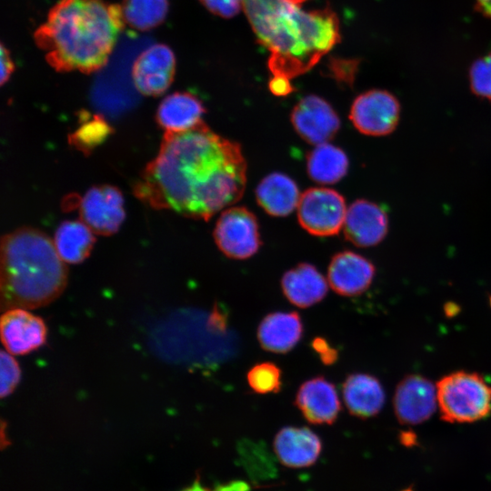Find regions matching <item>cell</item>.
Returning a JSON list of instances; mask_svg holds the SVG:
<instances>
[{"label": "cell", "instance_id": "1", "mask_svg": "<svg viewBox=\"0 0 491 491\" xmlns=\"http://www.w3.org/2000/svg\"><path fill=\"white\" fill-rule=\"evenodd\" d=\"M246 184L241 146L202 120L182 132H165L157 155L147 164L134 193L152 208L208 220L237 202Z\"/></svg>", "mask_w": 491, "mask_h": 491}, {"label": "cell", "instance_id": "2", "mask_svg": "<svg viewBox=\"0 0 491 491\" xmlns=\"http://www.w3.org/2000/svg\"><path fill=\"white\" fill-rule=\"evenodd\" d=\"M259 43L270 52L275 77L291 80L309 71L340 40L339 20L329 7L304 11L290 0H242Z\"/></svg>", "mask_w": 491, "mask_h": 491}, {"label": "cell", "instance_id": "3", "mask_svg": "<svg viewBox=\"0 0 491 491\" xmlns=\"http://www.w3.org/2000/svg\"><path fill=\"white\" fill-rule=\"evenodd\" d=\"M125 25L122 6L105 0H59L34 33L57 72H96L108 62Z\"/></svg>", "mask_w": 491, "mask_h": 491}, {"label": "cell", "instance_id": "4", "mask_svg": "<svg viewBox=\"0 0 491 491\" xmlns=\"http://www.w3.org/2000/svg\"><path fill=\"white\" fill-rule=\"evenodd\" d=\"M68 270L54 241L42 231L21 227L2 237L0 306L35 309L55 300L65 290Z\"/></svg>", "mask_w": 491, "mask_h": 491}, {"label": "cell", "instance_id": "5", "mask_svg": "<svg viewBox=\"0 0 491 491\" xmlns=\"http://www.w3.org/2000/svg\"><path fill=\"white\" fill-rule=\"evenodd\" d=\"M436 386L443 420L473 423L491 414V385L480 374L452 372L441 377Z\"/></svg>", "mask_w": 491, "mask_h": 491}, {"label": "cell", "instance_id": "6", "mask_svg": "<svg viewBox=\"0 0 491 491\" xmlns=\"http://www.w3.org/2000/svg\"><path fill=\"white\" fill-rule=\"evenodd\" d=\"M214 238L225 256L237 260L251 257L261 246L256 217L243 206L229 207L221 213Z\"/></svg>", "mask_w": 491, "mask_h": 491}, {"label": "cell", "instance_id": "7", "mask_svg": "<svg viewBox=\"0 0 491 491\" xmlns=\"http://www.w3.org/2000/svg\"><path fill=\"white\" fill-rule=\"evenodd\" d=\"M346 206L344 197L335 190L314 187L305 191L297 205L301 226L318 236L336 235L343 227Z\"/></svg>", "mask_w": 491, "mask_h": 491}, {"label": "cell", "instance_id": "8", "mask_svg": "<svg viewBox=\"0 0 491 491\" xmlns=\"http://www.w3.org/2000/svg\"><path fill=\"white\" fill-rule=\"evenodd\" d=\"M400 105L386 90L373 89L359 95L352 104L349 118L364 135L380 136L392 133L399 121Z\"/></svg>", "mask_w": 491, "mask_h": 491}, {"label": "cell", "instance_id": "9", "mask_svg": "<svg viewBox=\"0 0 491 491\" xmlns=\"http://www.w3.org/2000/svg\"><path fill=\"white\" fill-rule=\"evenodd\" d=\"M79 215L94 233L113 235L125 219L123 195L112 185L91 187L79 201Z\"/></svg>", "mask_w": 491, "mask_h": 491}, {"label": "cell", "instance_id": "10", "mask_svg": "<svg viewBox=\"0 0 491 491\" xmlns=\"http://www.w3.org/2000/svg\"><path fill=\"white\" fill-rule=\"evenodd\" d=\"M394 412L404 425L428 420L437 407L436 386L420 375H409L397 385L393 398Z\"/></svg>", "mask_w": 491, "mask_h": 491}, {"label": "cell", "instance_id": "11", "mask_svg": "<svg viewBox=\"0 0 491 491\" xmlns=\"http://www.w3.org/2000/svg\"><path fill=\"white\" fill-rule=\"evenodd\" d=\"M175 57L164 44L152 45L144 50L132 66L135 88L143 95L157 96L165 93L174 80Z\"/></svg>", "mask_w": 491, "mask_h": 491}, {"label": "cell", "instance_id": "12", "mask_svg": "<svg viewBox=\"0 0 491 491\" xmlns=\"http://www.w3.org/2000/svg\"><path fill=\"white\" fill-rule=\"evenodd\" d=\"M291 122L299 136L315 145L327 143L340 127L339 117L333 107L315 95L303 97L295 105Z\"/></svg>", "mask_w": 491, "mask_h": 491}, {"label": "cell", "instance_id": "13", "mask_svg": "<svg viewBox=\"0 0 491 491\" xmlns=\"http://www.w3.org/2000/svg\"><path fill=\"white\" fill-rule=\"evenodd\" d=\"M3 346L13 356L27 355L42 346L47 336L45 321L28 309L11 308L0 319Z\"/></svg>", "mask_w": 491, "mask_h": 491}, {"label": "cell", "instance_id": "14", "mask_svg": "<svg viewBox=\"0 0 491 491\" xmlns=\"http://www.w3.org/2000/svg\"><path fill=\"white\" fill-rule=\"evenodd\" d=\"M375 274V266L367 258L352 251H343L332 257L327 269V281L334 292L352 297L369 288Z\"/></svg>", "mask_w": 491, "mask_h": 491}, {"label": "cell", "instance_id": "15", "mask_svg": "<svg viewBox=\"0 0 491 491\" xmlns=\"http://www.w3.org/2000/svg\"><path fill=\"white\" fill-rule=\"evenodd\" d=\"M295 404L304 418L314 425H332L341 410L335 385L322 376L312 377L300 385Z\"/></svg>", "mask_w": 491, "mask_h": 491}, {"label": "cell", "instance_id": "16", "mask_svg": "<svg viewBox=\"0 0 491 491\" xmlns=\"http://www.w3.org/2000/svg\"><path fill=\"white\" fill-rule=\"evenodd\" d=\"M343 229L349 242L369 247L379 244L386 235L388 218L376 204L359 199L346 210Z\"/></svg>", "mask_w": 491, "mask_h": 491}, {"label": "cell", "instance_id": "17", "mask_svg": "<svg viewBox=\"0 0 491 491\" xmlns=\"http://www.w3.org/2000/svg\"><path fill=\"white\" fill-rule=\"evenodd\" d=\"M276 457L286 466L303 468L312 466L322 451L319 436L306 426H285L273 442Z\"/></svg>", "mask_w": 491, "mask_h": 491}, {"label": "cell", "instance_id": "18", "mask_svg": "<svg viewBox=\"0 0 491 491\" xmlns=\"http://www.w3.org/2000/svg\"><path fill=\"white\" fill-rule=\"evenodd\" d=\"M304 333L302 318L297 312L276 311L260 321L256 337L260 346L275 354H286L296 347Z\"/></svg>", "mask_w": 491, "mask_h": 491}, {"label": "cell", "instance_id": "19", "mask_svg": "<svg viewBox=\"0 0 491 491\" xmlns=\"http://www.w3.org/2000/svg\"><path fill=\"white\" fill-rule=\"evenodd\" d=\"M342 396L348 412L362 419L376 416L386 401L381 382L366 373L348 375L342 385Z\"/></svg>", "mask_w": 491, "mask_h": 491}, {"label": "cell", "instance_id": "20", "mask_svg": "<svg viewBox=\"0 0 491 491\" xmlns=\"http://www.w3.org/2000/svg\"><path fill=\"white\" fill-rule=\"evenodd\" d=\"M285 297L299 308H307L322 301L328 291L324 276L309 263H300L281 278Z\"/></svg>", "mask_w": 491, "mask_h": 491}, {"label": "cell", "instance_id": "21", "mask_svg": "<svg viewBox=\"0 0 491 491\" xmlns=\"http://www.w3.org/2000/svg\"><path fill=\"white\" fill-rule=\"evenodd\" d=\"M204 113L205 107L196 96L187 92H175L162 100L156 120L165 132H182L202 121Z\"/></svg>", "mask_w": 491, "mask_h": 491}, {"label": "cell", "instance_id": "22", "mask_svg": "<svg viewBox=\"0 0 491 491\" xmlns=\"http://www.w3.org/2000/svg\"><path fill=\"white\" fill-rule=\"evenodd\" d=\"M300 196L295 181L281 173L266 175L256 189L258 205L274 216H286L293 212L298 205Z\"/></svg>", "mask_w": 491, "mask_h": 491}, {"label": "cell", "instance_id": "23", "mask_svg": "<svg viewBox=\"0 0 491 491\" xmlns=\"http://www.w3.org/2000/svg\"><path fill=\"white\" fill-rule=\"evenodd\" d=\"M95 240L94 232L82 220L64 221L55 231L54 244L65 263L78 264L90 255Z\"/></svg>", "mask_w": 491, "mask_h": 491}, {"label": "cell", "instance_id": "24", "mask_svg": "<svg viewBox=\"0 0 491 491\" xmlns=\"http://www.w3.org/2000/svg\"><path fill=\"white\" fill-rule=\"evenodd\" d=\"M306 168L312 180L335 184L347 173L348 158L345 152L328 143L317 145L307 155Z\"/></svg>", "mask_w": 491, "mask_h": 491}, {"label": "cell", "instance_id": "25", "mask_svg": "<svg viewBox=\"0 0 491 491\" xmlns=\"http://www.w3.org/2000/svg\"><path fill=\"white\" fill-rule=\"evenodd\" d=\"M121 6L125 23L139 31L159 25L168 11L167 0H124Z\"/></svg>", "mask_w": 491, "mask_h": 491}, {"label": "cell", "instance_id": "26", "mask_svg": "<svg viewBox=\"0 0 491 491\" xmlns=\"http://www.w3.org/2000/svg\"><path fill=\"white\" fill-rule=\"evenodd\" d=\"M246 381L255 393L276 394L282 387V370L273 362H260L247 371Z\"/></svg>", "mask_w": 491, "mask_h": 491}, {"label": "cell", "instance_id": "27", "mask_svg": "<svg viewBox=\"0 0 491 491\" xmlns=\"http://www.w3.org/2000/svg\"><path fill=\"white\" fill-rule=\"evenodd\" d=\"M108 134L109 126L101 117L95 115L93 120L85 123L73 134V144L86 152L102 142Z\"/></svg>", "mask_w": 491, "mask_h": 491}, {"label": "cell", "instance_id": "28", "mask_svg": "<svg viewBox=\"0 0 491 491\" xmlns=\"http://www.w3.org/2000/svg\"><path fill=\"white\" fill-rule=\"evenodd\" d=\"M470 87L478 96L491 99V53L476 59L469 70Z\"/></svg>", "mask_w": 491, "mask_h": 491}, {"label": "cell", "instance_id": "29", "mask_svg": "<svg viewBox=\"0 0 491 491\" xmlns=\"http://www.w3.org/2000/svg\"><path fill=\"white\" fill-rule=\"evenodd\" d=\"M0 368V395L4 398L10 396L16 388L21 378V369L14 356L5 350L1 351Z\"/></svg>", "mask_w": 491, "mask_h": 491}, {"label": "cell", "instance_id": "30", "mask_svg": "<svg viewBox=\"0 0 491 491\" xmlns=\"http://www.w3.org/2000/svg\"><path fill=\"white\" fill-rule=\"evenodd\" d=\"M211 13L224 18L237 15L243 8L242 0H199Z\"/></svg>", "mask_w": 491, "mask_h": 491}, {"label": "cell", "instance_id": "31", "mask_svg": "<svg viewBox=\"0 0 491 491\" xmlns=\"http://www.w3.org/2000/svg\"><path fill=\"white\" fill-rule=\"evenodd\" d=\"M311 346L324 365L332 366L337 361L338 351L331 346L324 337H315L311 342Z\"/></svg>", "mask_w": 491, "mask_h": 491}, {"label": "cell", "instance_id": "32", "mask_svg": "<svg viewBox=\"0 0 491 491\" xmlns=\"http://www.w3.org/2000/svg\"><path fill=\"white\" fill-rule=\"evenodd\" d=\"M15 69L9 51L1 44V85H4Z\"/></svg>", "mask_w": 491, "mask_h": 491}, {"label": "cell", "instance_id": "33", "mask_svg": "<svg viewBox=\"0 0 491 491\" xmlns=\"http://www.w3.org/2000/svg\"><path fill=\"white\" fill-rule=\"evenodd\" d=\"M269 89L274 95L283 96L289 95L293 86L290 80L273 76L269 82Z\"/></svg>", "mask_w": 491, "mask_h": 491}, {"label": "cell", "instance_id": "34", "mask_svg": "<svg viewBox=\"0 0 491 491\" xmlns=\"http://www.w3.org/2000/svg\"><path fill=\"white\" fill-rule=\"evenodd\" d=\"M476 9L486 17L491 19V0H473Z\"/></svg>", "mask_w": 491, "mask_h": 491}, {"label": "cell", "instance_id": "35", "mask_svg": "<svg viewBox=\"0 0 491 491\" xmlns=\"http://www.w3.org/2000/svg\"><path fill=\"white\" fill-rule=\"evenodd\" d=\"M180 491H211V490L202 486L198 479H195L191 486Z\"/></svg>", "mask_w": 491, "mask_h": 491}, {"label": "cell", "instance_id": "36", "mask_svg": "<svg viewBox=\"0 0 491 491\" xmlns=\"http://www.w3.org/2000/svg\"><path fill=\"white\" fill-rule=\"evenodd\" d=\"M290 1H292L293 3L298 5V4H300V3L304 2V1H306V0H290Z\"/></svg>", "mask_w": 491, "mask_h": 491}]
</instances>
